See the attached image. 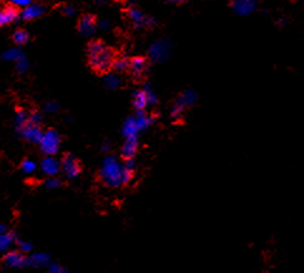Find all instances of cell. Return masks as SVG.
<instances>
[{"label": "cell", "instance_id": "6da1fadb", "mask_svg": "<svg viewBox=\"0 0 304 273\" xmlns=\"http://www.w3.org/2000/svg\"><path fill=\"white\" fill-rule=\"evenodd\" d=\"M119 54L114 47L106 45L101 39L91 40L87 44V63L97 76L108 75L114 71V64Z\"/></svg>", "mask_w": 304, "mask_h": 273}, {"label": "cell", "instance_id": "7a4b0ae2", "mask_svg": "<svg viewBox=\"0 0 304 273\" xmlns=\"http://www.w3.org/2000/svg\"><path fill=\"white\" fill-rule=\"evenodd\" d=\"M149 72V59L142 56L130 58L129 73L136 83H142L147 77Z\"/></svg>", "mask_w": 304, "mask_h": 273}, {"label": "cell", "instance_id": "3957f363", "mask_svg": "<svg viewBox=\"0 0 304 273\" xmlns=\"http://www.w3.org/2000/svg\"><path fill=\"white\" fill-rule=\"evenodd\" d=\"M60 144V137L57 134V131L53 129H48L44 132V135L40 141L42 151L47 155H54L58 151V147Z\"/></svg>", "mask_w": 304, "mask_h": 273}, {"label": "cell", "instance_id": "277c9868", "mask_svg": "<svg viewBox=\"0 0 304 273\" xmlns=\"http://www.w3.org/2000/svg\"><path fill=\"white\" fill-rule=\"evenodd\" d=\"M62 168L66 171V174L68 177H76L79 175L83 170V164L79 159L75 157L69 153H64L62 156Z\"/></svg>", "mask_w": 304, "mask_h": 273}, {"label": "cell", "instance_id": "5b68a950", "mask_svg": "<svg viewBox=\"0 0 304 273\" xmlns=\"http://www.w3.org/2000/svg\"><path fill=\"white\" fill-rule=\"evenodd\" d=\"M195 101H196V93L192 92V91H188V92H185L184 95H181L180 98L177 99L175 105H173L172 116L173 117L180 116L186 107L194 105Z\"/></svg>", "mask_w": 304, "mask_h": 273}, {"label": "cell", "instance_id": "8992f818", "mask_svg": "<svg viewBox=\"0 0 304 273\" xmlns=\"http://www.w3.org/2000/svg\"><path fill=\"white\" fill-rule=\"evenodd\" d=\"M97 27V17L95 14H83L77 21V30L79 33L88 36L93 33Z\"/></svg>", "mask_w": 304, "mask_h": 273}, {"label": "cell", "instance_id": "52a82bcc", "mask_svg": "<svg viewBox=\"0 0 304 273\" xmlns=\"http://www.w3.org/2000/svg\"><path fill=\"white\" fill-rule=\"evenodd\" d=\"M24 130V136L27 138H29L30 141H34V142H40L42 141V137H43V131L40 130L39 125H37L36 122L33 121V123L28 121L25 125L23 126Z\"/></svg>", "mask_w": 304, "mask_h": 273}, {"label": "cell", "instance_id": "ba28073f", "mask_svg": "<svg viewBox=\"0 0 304 273\" xmlns=\"http://www.w3.org/2000/svg\"><path fill=\"white\" fill-rule=\"evenodd\" d=\"M136 151H137V141L133 136H131V137L127 138V141L125 142L122 150H121V159L123 161H130L134 157Z\"/></svg>", "mask_w": 304, "mask_h": 273}, {"label": "cell", "instance_id": "9c48e42d", "mask_svg": "<svg viewBox=\"0 0 304 273\" xmlns=\"http://www.w3.org/2000/svg\"><path fill=\"white\" fill-rule=\"evenodd\" d=\"M233 6L238 14L245 15L253 12L255 4L253 0H233Z\"/></svg>", "mask_w": 304, "mask_h": 273}, {"label": "cell", "instance_id": "30bf717a", "mask_svg": "<svg viewBox=\"0 0 304 273\" xmlns=\"http://www.w3.org/2000/svg\"><path fill=\"white\" fill-rule=\"evenodd\" d=\"M24 255H21L19 252H12L8 253L3 258V262L8 266H12V267H21L24 264Z\"/></svg>", "mask_w": 304, "mask_h": 273}, {"label": "cell", "instance_id": "8fae6325", "mask_svg": "<svg viewBox=\"0 0 304 273\" xmlns=\"http://www.w3.org/2000/svg\"><path fill=\"white\" fill-rule=\"evenodd\" d=\"M149 103V95L145 91H138L133 97V106L137 110H143Z\"/></svg>", "mask_w": 304, "mask_h": 273}, {"label": "cell", "instance_id": "7c38bea8", "mask_svg": "<svg viewBox=\"0 0 304 273\" xmlns=\"http://www.w3.org/2000/svg\"><path fill=\"white\" fill-rule=\"evenodd\" d=\"M43 14V8L39 5H33V6H29L27 9L23 12V18L25 20H33V19L38 18L40 15Z\"/></svg>", "mask_w": 304, "mask_h": 273}, {"label": "cell", "instance_id": "4fadbf2b", "mask_svg": "<svg viewBox=\"0 0 304 273\" xmlns=\"http://www.w3.org/2000/svg\"><path fill=\"white\" fill-rule=\"evenodd\" d=\"M129 68H130L129 58L118 56V57L116 58V60H114V71H116V72H129Z\"/></svg>", "mask_w": 304, "mask_h": 273}, {"label": "cell", "instance_id": "5bb4252c", "mask_svg": "<svg viewBox=\"0 0 304 273\" xmlns=\"http://www.w3.org/2000/svg\"><path fill=\"white\" fill-rule=\"evenodd\" d=\"M42 168L48 175H54L58 171V162L56 161L53 157H47V159L43 161Z\"/></svg>", "mask_w": 304, "mask_h": 273}, {"label": "cell", "instance_id": "9a60e30c", "mask_svg": "<svg viewBox=\"0 0 304 273\" xmlns=\"http://www.w3.org/2000/svg\"><path fill=\"white\" fill-rule=\"evenodd\" d=\"M13 40H14L17 44L23 45L29 40V34H28L27 30L24 29H17L13 34Z\"/></svg>", "mask_w": 304, "mask_h": 273}, {"label": "cell", "instance_id": "2e32d148", "mask_svg": "<svg viewBox=\"0 0 304 273\" xmlns=\"http://www.w3.org/2000/svg\"><path fill=\"white\" fill-rule=\"evenodd\" d=\"M133 177V170L131 169H125L122 174V184H129Z\"/></svg>", "mask_w": 304, "mask_h": 273}, {"label": "cell", "instance_id": "e0dca14e", "mask_svg": "<svg viewBox=\"0 0 304 273\" xmlns=\"http://www.w3.org/2000/svg\"><path fill=\"white\" fill-rule=\"evenodd\" d=\"M21 169H23L25 173H32V171L36 169V165H34V162L28 161V160H24L23 164H21Z\"/></svg>", "mask_w": 304, "mask_h": 273}, {"label": "cell", "instance_id": "ac0fdd59", "mask_svg": "<svg viewBox=\"0 0 304 273\" xmlns=\"http://www.w3.org/2000/svg\"><path fill=\"white\" fill-rule=\"evenodd\" d=\"M10 21L9 19H8V15H6L5 10L3 9H0V27H3V25H6V24H9Z\"/></svg>", "mask_w": 304, "mask_h": 273}, {"label": "cell", "instance_id": "d6986e66", "mask_svg": "<svg viewBox=\"0 0 304 273\" xmlns=\"http://www.w3.org/2000/svg\"><path fill=\"white\" fill-rule=\"evenodd\" d=\"M14 4H19V5H28L30 3L29 0H12Z\"/></svg>", "mask_w": 304, "mask_h": 273}, {"label": "cell", "instance_id": "ffe728a7", "mask_svg": "<svg viewBox=\"0 0 304 273\" xmlns=\"http://www.w3.org/2000/svg\"><path fill=\"white\" fill-rule=\"evenodd\" d=\"M171 3H175V4H182V3H186L188 0H169Z\"/></svg>", "mask_w": 304, "mask_h": 273}, {"label": "cell", "instance_id": "44dd1931", "mask_svg": "<svg viewBox=\"0 0 304 273\" xmlns=\"http://www.w3.org/2000/svg\"><path fill=\"white\" fill-rule=\"evenodd\" d=\"M114 1H116V3H123L125 0H114Z\"/></svg>", "mask_w": 304, "mask_h": 273}]
</instances>
